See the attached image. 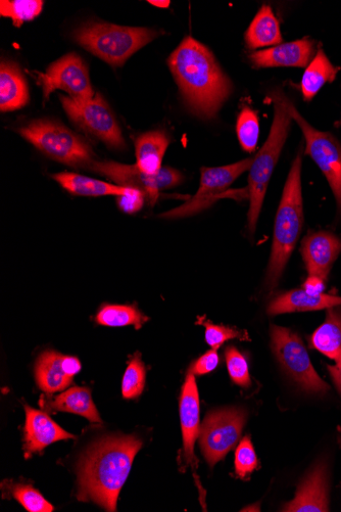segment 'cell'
<instances>
[{
    "label": "cell",
    "mask_w": 341,
    "mask_h": 512,
    "mask_svg": "<svg viewBox=\"0 0 341 512\" xmlns=\"http://www.w3.org/2000/svg\"><path fill=\"white\" fill-rule=\"evenodd\" d=\"M168 65L188 109L204 119L216 117L230 96L232 84L209 49L187 36Z\"/></svg>",
    "instance_id": "cell-1"
},
{
    "label": "cell",
    "mask_w": 341,
    "mask_h": 512,
    "mask_svg": "<svg viewBox=\"0 0 341 512\" xmlns=\"http://www.w3.org/2000/svg\"><path fill=\"white\" fill-rule=\"evenodd\" d=\"M141 446L134 436L109 437L93 445L79 462L78 499L116 511L119 493Z\"/></svg>",
    "instance_id": "cell-2"
},
{
    "label": "cell",
    "mask_w": 341,
    "mask_h": 512,
    "mask_svg": "<svg viewBox=\"0 0 341 512\" xmlns=\"http://www.w3.org/2000/svg\"><path fill=\"white\" fill-rule=\"evenodd\" d=\"M302 149L292 162L276 214L266 285L272 291L279 283L288 260L296 249L304 225L302 195Z\"/></svg>",
    "instance_id": "cell-3"
},
{
    "label": "cell",
    "mask_w": 341,
    "mask_h": 512,
    "mask_svg": "<svg viewBox=\"0 0 341 512\" xmlns=\"http://www.w3.org/2000/svg\"><path fill=\"white\" fill-rule=\"evenodd\" d=\"M288 101L282 92L273 93L275 111L271 131L267 142L258 155L254 157L250 169L248 222L251 235H255L268 184L290 129L291 116L288 111Z\"/></svg>",
    "instance_id": "cell-4"
},
{
    "label": "cell",
    "mask_w": 341,
    "mask_h": 512,
    "mask_svg": "<svg viewBox=\"0 0 341 512\" xmlns=\"http://www.w3.org/2000/svg\"><path fill=\"white\" fill-rule=\"evenodd\" d=\"M159 35V31L149 28L93 22L77 29L74 39L94 56L113 67H121Z\"/></svg>",
    "instance_id": "cell-5"
},
{
    "label": "cell",
    "mask_w": 341,
    "mask_h": 512,
    "mask_svg": "<svg viewBox=\"0 0 341 512\" xmlns=\"http://www.w3.org/2000/svg\"><path fill=\"white\" fill-rule=\"evenodd\" d=\"M19 133L40 152L68 166L89 168L94 161L84 139L58 122L36 120L20 128Z\"/></svg>",
    "instance_id": "cell-6"
},
{
    "label": "cell",
    "mask_w": 341,
    "mask_h": 512,
    "mask_svg": "<svg viewBox=\"0 0 341 512\" xmlns=\"http://www.w3.org/2000/svg\"><path fill=\"white\" fill-rule=\"evenodd\" d=\"M272 350L281 366L304 391L325 394L330 387L319 377L300 336L289 329L272 325Z\"/></svg>",
    "instance_id": "cell-7"
},
{
    "label": "cell",
    "mask_w": 341,
    "mask_h": 512,
    "mask_svg": "<svg viewBox=\"0 0 341 512\" xmlns=\"http://www.w3.org/2000/svg\"><path fill=\"white\" fill-rule=\"evenodd\" d=\"M60 101L70 120L78 128L99 138L111 148L125 147L120 126L100 93H95L94 98L87 101H76L61 95Z\"/></svg>",
    "instance_id": "cell-8"
},
{
    "label": "cell",
    "mask_w": 341,
    "mask_h": 512,
    "mask_svg": "<svg viewBox=\"0 0 341 512\" xmlns=\"http://www.w3.org/2000/svg\"><path fill=\"white\" fill-rule=\"evenodd\" d=\"M288 111L302 129L306 139V154L311 156L326 177L341 215V146L328 132H322L310 125L288 101Z\"/></svg>",
    "instance_id": "cell-9"
},
{
    "label": "cell",
    "mask_w": 341,
    "mask_h": 512,
    "mask_svg": "<svg viewBox=\"0 0 341 512\" xmlns=\"http://www.w3.org/2000/svg\"><path fill=\"white\" fill-rule=\"evenodd\" d=\"M254 158L237 163L201 169V185L198 193L185 204L161 215L162 218L180 219L199 214L210 208L242 174L251 169Z\"/></svg>",
    "instance_id": "cell-10"
},
{
    "label": "cell",
    "mask_w": 341,
    "mask_h": 512,
    "mask_svg": "<svg viewBox=\"0 0 341 512\" xmlns=\"http://www.w3.org/2000/svg\"><path fill=\"white\" fill-rule=\"evenodd\" d=\"M246 421L247 412L238 408L213 411L207 415L200 444L211 468L238 443Z\"/></svg>",
    "instance_id": "cell-11"
},
{
    "label": "cell",
    "mask_w": 341,
    "mask_h": 512,
    "mask_svg": "<svg viewBox=\"0 0 341 512\" xmlns=\"http://www.w3.org/2000/svg\"><path fill=\"white\" fill-rule=\"evenodd\" d=\"M37 83L43 89L44 102L50 99L57 89L66 91L76 101L94 98L89 71L84 61L75 53L69 54L53 63L45 73L34 72Z\"/></svg>",
    "instance_id": "cell-12"
},
{
    "label": "cell",
    "mask_w": 341,
    "mask_h": 512,
    "mask_svg": "<svg viewBox=\"0 0 341 512\" xmlns=\"http://www.w3.org/2000/svg\"><path fill=\"white\" fill-rule=\"evenodd\" d=\"M80 370L81 363L78 358L47 351L37 361V384L46 393L63 391L72 384Z\"/></svg>",
    "instance_id": "cell-13"
},
{
    "label": "cell",
    "mask_w": 341,
    "mask_h": 512,
    "mask_svg": "<svg viewBox=\"0 0 341 512\" xmlns=\"http://www.w3.org/2000/svg\"><path fill=\"white\" fill-rule=\"evenodd\" d=\"M90 170L100 173L124 188L140 191L152 207L159 198V178L142 172L137 165H124L111 161H93Z\"/></svg>",
    "instance_id": "cell-14"
},
{
    "label": "cell",
    "mask_w": 341,
    "mask_h": 512,
    "mask_svg": "<svg viewBox=\"0 0 341 512\" xmlns=\"http://www.w3.org/2000/svg\"><path fill=\"white\" fill-rule=\"evenodd\" d=\"M301 253L309 275L327 281L334 262L341 254V238L328 231L313 232L303 240Z\"/></svg>",
    "instance_id": "cell-15"
},
{
    "label": "cell",
    "mask_w": 341,
    "mask_h": 512,
    "mask_svg": "<svg viewBox=\"0 0 341 512\" xmlns=\"http://www.w3.org/2000/svg\"><path fill=\"white\" fill-rule=\"evenodd\" d=\"M314 42L309 38L274 46V48L253 53L250 60L255 68L297 67L306 68L314 59Z\"/></svg>",
    "instance_id": "cell-16"
},
{
    "label": "cell",
    "mask_w": 341,
    "mask_h": 512,
    "mask_svg": "<svg viewBox=\"0 0 341 512\" xmlns=\"http://www.w3.org/2000/svg\"><path fill=\"white\" fill-rule=\"evenodd\" d=\"M282 511L326 512L329 511L328 471L324 462H319L301 484L294 500Z\"/></svg>",
    "instance_id": "cell-17"
},
{
    "label": "cell",
    "mask_w": 341,
    "mask_h": 512,
    "mask_svg": "<svg viewBox=\"0 0 341 512\" xmlns=\"http://www.w3.org/2000/svg\"><path fill=\"white\" fill-rule=\"evenodd\" d=\"M180 418L187 463L196 464L194 443L200 433V396L196 378L188 372L180 398Z\"/></svg>",
    "instance_id": "cell-18"
},
{
    "label": "cell",
    "mask_w": 341,
    "mask_h": 512,
    "mask_svg": "<svg viewBox=\"0 0 341 512\" xmlns=\"http://www.w3.org/2000/svg\"><path fill=\"white\" fill-rule=\"evenodd\" d=\"M25 451L33 454L42 451L48 445L57 441L75 439L59 427L46 413L25 406Z\"/></svg>",
    "instance_id": "cell-19"
},
{
    "label": "cell",
    "mask_w": 341,
    "mask_h": 512,
    "mask_svg": "<svg viewBox=\"0 0 341 512\" xmlns=\"http://www.w3.org/2000/svg\"><path fill=\"white\" fill-rule=\"evenodd\" d=\"M341 305V297L326 294L310 295L304 289L290 291L276 297L268 306L269 315L317 311Z\"/></svg>",
    "instance_id": "cell-20"
},
{
    "label": "cell",
    "mask_w": 341,
    "mask_h": 512,
    "mask_svg": "<svg viewBox=\"0 0 341 512\" xmlns=\"http://www.w3.org/2000/svg\"><path fill=\"white\" fill-rule=\"evenodd\" d=\"M29 102L27 82L20 67L13 62H2L0 69V110L17 111Z\"/></svg>",
    "instance_id": "cell-21"
},
{
    "label": "cell",
    "mask_w": 341,
    "mask_h": 512,
    "mask_svg": "<svg viewBox=\"0 0 341 512\" xmlns=\"http://www.w3.org/2000/svg\"><path fill=\"white\" fill-rule=\"evenodd\" d=\"M170 145V138L164 131L146 132L135 141L137 167L149 175H157L162 169L165 153Z\"/></svg>",
    "instance_id": "cell-22"
},
{
    "label": "cell",
    "mask_w": 341,
    "mask_h": 512,
    "mask_svg": "<svg viewBox=\"0 0 341 512\" xmlns=\"http://www.w3.org/2000/svg\"><path fill=\"white\" fill-rule=\"evenodd\" d=\"M70 194L83 197H102L128 195L133 189L92 179L76 173L63 172L53 175Z\"/></svg>",
    "instance_id": "cell-23"
},
{
    "label": "cell",
    "mask_w": 341,
    "mask_h": 512,
    "mask_svg": "<svg viewBox=\"0 0 341 512\" xmlns=\"http://www.w3.org/2000/svg\"><path fill=\"white\" fill-rule=\"evenodd\" d=\"M41 406L46 410L75 413L84 416L92 423H102L101 416L86 388H72L60 396L46 400Z\"/></svg>",
    "instance_id": "cell-24"
},
{
    "label": "cell",
    "mask_w": 341,
    "mask_h": 512,
    "mask_svg": "<svg viewBox=\"0 0 341 512\" xmlns=\"http://www.w3.org/2000/svg\"><path fill=\"white\" fill-rule=\"evenodd\" d=\"M313 349L335 360L341 354V305L327 309L324 323L310 340Z\"/></svg>",
    "instance_id": "cell-25"
},
{
    "label": "cell",
    "mask_w": 341,
    "mask_h": 512,
    "mask_svg": "<svg viewBox=\"0 0 341 512\" xmlns=\"http://www.w3.org/2000/svg\"><path fill=\"white\" fill-rule=\"evenodd\" d=\"M279 22L269 6H263L246 33L249 49L256 50L265 46L282 43Z\"/></svg>",
    "instance_id": "cell-26"
},
{
    "label": "cell",
    "mask_w": 341,
    "mask_h": 512,
    "mask_svg": "<svg viewBox=\"0 0 341 512\" xmlns=\"http://www.w3.org/2000/svg\"><path fill=\"white\" fill-rule=\"evenodd\" d=\"M337 72L338 68L334 67L323 50L319 49L302 79L301 87L304 100L311 102L325 83L335 80Z\"/></svg>",
    "instance_id": "cell-27"
},
{
    "label": "cell",
    "mask_w": 341,
    "mask_h": 512,
    "mask_svg": "<svg viewBox=\"0 0 341 512\" xmlns=\"http://www.w3.org/2000/svg\"><path fill=\"white\" fill-rule=\"evenodd\" d=\"M149 320L134 306L106 305L96 315L97 323L105 327H127L133 325L137 330Z\"/></svg>",
    "instance_id": "cell-28"
},
{
    "label": "cell",
    "mask_w": 341,
    "mask_h": 512,
    "mask_svg": "<svg viewBox=\"0 0 341 512\" xmlns=\"http://www.w3.org/2000/svg\"><path fill=\"white\" fill-rule=\"evenodd\" d=\"M236 131L242 149L254 153L260 134L258 113L251 108L242 109L237 119Z\"/></svg>",
    "instance_id": "cell-29"
},
{
    "label": "cell",
    "mask_w": 341,
    "mask_h": 512,
    "mask_svg": "<svg viewBox=\"0 0 341 512\" xmlns=\"http://www.w3.org/2000/svg\"><path fill=\"white\" fill-rule=\"evenodd\" d=\"M43 2L38 0H3L0 2V14L3 17L11 18L14 25L21 27L23 23L32 21L40 15Z\"/></svg>",
    "instance_id": "cell-30"
},
{
    "label": "cell",
    "mask_w": 341,
    "mask_h": 512,
    "mask_svg": "<svg viewBox=\"0 0 341 512\" xmlns=\"http://www.w3.org/2000/svg\"><path fill=\"white\" fill-rule=\"evenodd\" d=\"M146 370L140 355L130 360L126 369L122 384L123 397L125 399H134L141 395L145 385Z\"/></svg>",
    "instance_id": "cell-31"
},
{
    "label": "cell",
    "mask_w": 341,
    "mask_h": 512,
    "mask_svg": "<svg viewBox=\"0 0 341 512\" xmlns=\"http://www.w3.org/2000/svg\"><path fill=\"white\" fill-rule=\"evenodd\" d=\"M197 323L204 325L206 328V341L214 350H218L229 340L250 341L246 331H238L224 327V325H215L211 321L206 320L205 317L200 318Z\"/></svg>",
    "instance_id": "cell-32"
},
{
    "label": "cell",
    "mask_w": 341,
    "mask_h": 512,
    "mask_svg": "<svg viewBox=\"0 0 341 512\" xmlns=\"http://www.w3.org/2000/svg\"><path fill=\"white\" fill-rule=\"evenodd\" d=\"M225 357L229 375L233 383L242 388H250L252 381L246 358L233 346L226 349Z\"/></svg>",
    "instance_id": "cell-33"
},
{
    "label": "cell",
    "mask_w": 341,
    "mask_h": 512,
    "mask_svg": "<svg viewBox=\"0 0 341 512\" xmlns=\"http://www.w3.org/2000/svg\"><path fill=\"white\" fill-rule=\"evenodd\" d=\"M259 467L258 458L250 437L243 438L235 453V470L240 478H246Z\"/></svg>",
    "instance_id": "cell-34"
},
{
    "label": "cell",
    "mask_w": 341,
    "mask_h": 512,
    "mask_svg": "<svg viewBox=\"0 0 341 512\" xmlns=\"http://www.w3.org/2000/svg\"><path fill=\"white\" fill-rule=\"evenodd\" d=\"M13 496L30 512H52L54 506L31 486L14 485Z\"/></svg>",
    "instance_id": "cell-35"
},
{
    "label": "cell",
    "mask_w": 341,
    "mask_h": 512,
    "mask_svg": "<svg viewBox=\"0 0 341 512\" xmlns=\"http://www.w3.org/2000/svg\"><path fill=\"white\" fill-rule=\"evenodd\" d=\"M218 364L219 355L217 351L213 349L194 362L189 371H191L193 375L203 376L210 374V372L217 368Z\"/></svg>",
    "instance_id": "cell-36"
},
{
    "label": "cell",
    "mask_w": 341,
    "mask_h": 512,
    "mask_svg": "<svg viewBox=\"0 0 341 512\" xmlns=\"http://www.w3.org/2000/svg\"><path fill=\"white\" fill-rule=\"evenodd\" d=\"M118 198L120 207L128 213L139 211L145 200L144 195L137 190H132L128 195Z\"/></svg>",
    "instance_id": "cell-37"
},
{
    "label": "cell",
    "mask_w": 341,
    "mask_h": 512,
    "mask_svg": "<svg viewBox=\"0 0 341 512\" xmlns=\"http://www.w3.org/2000/svg\"><path fill=\"white\" fill-rule=\"evenodd\" d=\"M158 178L160 190L174 188V186L178 185L182 181L181 173L170 167H162L158 173Z\"/></svg>",
    "instance_id": "cell-38"
},
{
    "label": "cell",
    "mask_w": 341,
    "mask_h": 512,
    "mask_svg": "<svg viewBox=\"0 0 341 512\" xmlns=\"http://www.w3.org/2000/svg\"><path fill=\"white\" fill-rule=\"evenodd\" d=\"M325 282L324 279L318 276L309 275L303 289L310 295H320L325 290Z\"/></svg>",
    "instance_id": "cell-39"
},
{
    "label": "cell",
    "mask_w": 341,
    "mask_h": 512,
    "mask_svg": "<svg viewBox=\"0 0 341 512\" xmlns=\"http://www.w3.org/2000/svg\"><path fill=\"white\" fill-rule=\"evenodd\" d=\"M327 368L338 392L341 394V354L335 359V364L328 365Z\"/></svg>",
    "instance_id": "cell-40"
},
{
    "label": "cell",
    "mask_w": 341,
    "mask_h": 512,
    "mask_svg": "<svg viewBox=\"0 0 341 512\" xmlns=\"http://www.w3.org/2000/svg\"><path fill=\"white\" fill-rule=\"evenodd\" d=\"M153 6L159 7V8H168L170 6V2H158V0H152V2H149Z\"/></svg>",
    "instance_id": "cell-41"
},
{
    "label": "cell",
    "mask_w": 341,
    "mask_h": 512,
    "mask_svg": "<svg viewBox=\"0 0 341 512\" xmlns=\"http://www.w3.org/2000/svg\"><path fill=\"white\" fill-rule=\"evenodd\" d=\"M338 442H339V444L341 446V436L338 438Z\"/></svg>",
    "instance_id": "cell-42"
}]
</instances>
